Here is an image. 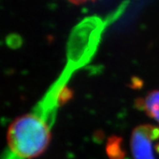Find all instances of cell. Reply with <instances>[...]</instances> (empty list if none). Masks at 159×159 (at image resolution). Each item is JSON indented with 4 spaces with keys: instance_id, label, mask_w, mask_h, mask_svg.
<instances>
[{
    "instance_id": "1",
    "label": "cell",
    "mask_w": 159,
    "mask_h": 159,
    "mask_svg": "<svg viewBox=\"0 0 159 159\" xmlns=\"http://www.w3.org/2000/svg\"><path fill=\"white\" fill-rule=\"evenodd\" d=\"M55 110L47 103H40L32 112L15 120L7 131L6 158L32 159L44 153L51 142Z\"/></svg>"
},
{
    "instance_id": "2",
    "label": "cell",
    "mask_w": 159,
    "mask_h": 159,
    "mask_svg": "<svg viewBox=\"0 0 159 159\" xmlns=\"http://www.w3.org/2000/svg\"><path fill=\"white\" fill-rule=\"evenodd\" d=\"M134 159H157L159 154V127L143 125L136 128L131 136Z\"/></svg>"
},
{
    "instance_id": "3",
    "label": "cell",
    "mask_w": 159,
    "mask_h": 159,
    "mask_svg": "<svg viewBox=\"0 0 159 159\" xmlns=\"http://www.w3.org/2000/svg\"><path fill=\"white\" fill-rule=\"evenodd\" d=\"M137 107L145 111L151 119L154 120L159 125V91L149 92L144 98L138 99Z\"/></svg>"
},
{
    "instance_id": "4",
    "label": "cell",
    "mask_w": 159,
    "mask_h": 159,
    "mask_svg": "<svg viewBox=\"0 0 159 159\" xmlns=\"http://www.w3.org/2000/svg\"><path fill=\"white\" fill-rule=\"evenodd\" d=\"M107 153L111 159H121L123 153L121 149V139L118 137H113L107 144Z\"/></svg>"
},
{
    "instance_id": "5",
    "label": "cell",
    "mask_w": 159,
    "mask_h": 159,
    "mask_svg": "<svg viewBox=\"0 0 159 159\" xmlns=\"http://www.w3.org/2000/svg\"><path fill=\"white\" fill-rule=\"evenodd\" d=\"M68 1H70L71 2H72V3H75V4H81V3H85V2H89V1L93 2V1H95V0H68Z\"/></svg>"
}]
</instances>
